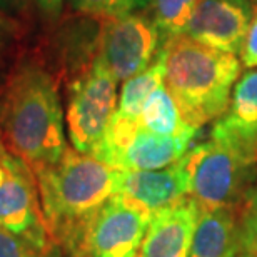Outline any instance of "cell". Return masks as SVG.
I'll use <instances>...</instances> for the list:
<instances>
[{
  "label": "cell",
  "instance_id": "ac0fdd59",
  "mask_svg": "<svg viewBox=\"0 0 257 257\" xmlns=\"http://www.w3.org/2000/svg\"><path fill=\"white\" fill-rule=\"evenodd\" d=\"M52 237L15 234L0 227V257H59Z\"/></svg>",
  "mask_w": 257,
  "mask_h": 257
},
{
  "label": "cell",
  "instance_id": "8fae6325",
  "mask_svg": "<svg viewBox=\"0 0 257 257\" xmlns=\"http://www.w3.org/2000/svg\"><path fill=\"white\" fill-rule=\"evenodd\" d=\"M199 204L184 197L152 214L137 257H189Z\"/></svg>",
  "mask_w": 257,
  "mask_h": 257
},
{
  "label": "cell",
  "instance_id": "9c48e42d",
  "mask_svg": "<svg viewBox=\"0 0 257 257\" xmlns=\"http://www.w3.org/2000/svg\"><path fill=\"white\" fill-rule=\"evenodd\" d=\"M0 227L15 234L50 237L37 177L24 159L9 151L0 157Z\"/></svg>",
  "mask_w": 257,
  "mask_h": 257
},
{
  "label": "cell",
  "instance_id": "5b68a950",
  "mask_svg": "<svg viewBox=\"0 0 257 257\" xmlns=\"http://www.w3.org/2000/svg\"><path fill=\"white\" fill-rule=\"evenodd\" d=\"M197 136H161L139 120L114 115L92 157L115 171H157L169 167L192 149Z\"/></svg>",
  "mask_w": 257,
  "mask_h": 257
},
{
  "label": "cell",
  "instance_id": "7402d4cb",
  "mask_svg": "<svg viewBox=\"0 0 257 257\" xmlns=\"http://www.w3.org/2000/svg\"><path fill=\"white\" fill-rule=\"evenodd\" d=\"M39 9L49 19H57L60 10H62L64 0H37Z\"/></svg>",
  "mask_w": 257,
  "mask_h": 257
},
{
  "label": "cell",
  "instance_id": "2e32d148",
  "mask_svg": "<svg viewBox=\"0 0 257 257\" xmlns=\"http://www.w3.org/2000/svg\"><path fill=\"white\" fill-rule=\"evenodd\" d=\"M142 127L161 136H197L200 128L189 125L182 119L181 110L171 95V92L162 84L152 92L139 117Z\"/></svg>",
  "mask_w": 257,
  "mask_h": 257
},
{
  "label": "cell",
  "instance_id": "ffe728a7",
  "mask_svg": "<svg viewBox=\"0 0 257 257\" xmlns=\"http://www.w3.org/2000/svg\"><path fill=\"white\" fill-rule=\"evenodd\" d=\"M240 247L249 257H257V182L250 189L239 215Z\"/></svg>",
  "mask_w": 257,
  "mask_h": 257
},
{
  "label": "cell",
  "instance_id": "6da1fadb",
  "mask_svg": "<svg viewBox=\"0 0 257 257\" xmlns=\"http://www.w3.org/2000/svg\"><path fill=\"white\" fill-rule=\"evenodd\" d=\"M34 174L50 237L82 257L85 230L97 210L117 192L119 171L67 147L57 162Z\"/></svg>",
  "mask_w": 257,
  "mask_h": 257
},
{
  "label": "cell",
  "instance_id": "ba28073f",
  "mask_svg": "<svg viewBox=\"0 0 257 257\" xmlns=\"http://www.w3.org/2000/svg\"><path fill=\"white\" fill-rule=\"evenodd\" d=\"M152 212L124 194H114L85 230L82 257H137Z\"/></svg>",
  "mask_w": 257,
  "mask_h": 257
},
{
  "label": "cell",
  "instance_id": "5bb4252c",
  "mask_svg": "<svg viewBox=\"0 0 257 257\" xmlns=\"http://www.w3.org/2000/svg\"><path fill=\"white\" fill-rule=\"evenodd\" d=\"M240 250L235 209H200L189 257H237Z\"/></svg>",
  "mask_w": 257,
  "mask_h": 257
},
{
  "label": "cell",
  "instance_id": "e0dca14e",
  "mask_svg": "<svg viewBox=\"0 0 257 257\" xmlns=\"http://www.w3.org/2000/svg\"><path fill=\"white\" fill-rule=\"evenodd\" d=\"M200 0H152L151 17L161 32L162 44L181 35Z\"/></svg>",
  "mask_w": 257,
  "mask_h": 257
},
{
  "label": "cell",
  "instance_id": "52a82bcc",
  "mask_svg": "<svg viewBox=\"0 0 257 257\" xmlns=\"http://www.w3.org/2000/svg\"><path fill=\"white\" fill-rule=\"evenodd\" d=\"M162 37L151 15L128 14L104 19L97 59L119 82H127L154 62Z\"/></svg>",
  "mask_w": 257,
  "mask_h": 257
},
{
  "label": "cell",
  "instance_id": "cb8c5ba5",
  "mask_svg": "<svg viewBox=\"0 0 257 257\" xmlns=\"http://www.w3.org/2000/svg\"><path fill=\"white\" fill-rule=\"evenodd\" d=\"M5 152H7V147H5L4 139H2V134H0V157H2Z\"/></svg>",
  "mask_w": 257,
  "mask_h": 257
},
{
  "label": "cell",
  "instance_id": "603a6c76",
  "mask_svg": "<svg viewBox=\"0 0 257 257\" xmlns=\"http://www.w3.org/2000/svg\"><path fill=\"white\" fill-rule=\"evenodd\" d=\"M17 2H19V0H0V5L5 7V9H10V7H15Z\"/></svg>",
  "mask_w": 257,
  "mask_h": 257
},
{
  "label": "cell",
  "instance_id": "4fadbf2b",
  "mask_svg": "<svg viewBox=\"0 0 257 257\" xmlns=\"http://www.w3.org/2000/svg\"><path fill=\"white\" fill-rule=\"evenodd\" d=\"M210 137L257 157V69L245 70L235 82L229 109L215 120Z\"/></svg>",
  "mask_w": 257,
  "mask_h": 257
},
{
  "label": "cell",
  "instance_id": "8992f818",
  "mask_svg": "<svg viewBox=\"0 0 257 257\" xmlns=\"http://www.w3.org/2000/svg\"><path fill=\"white\" fill-rule=\"evenodd\" d=\"M117 110V80L99 59L70 85L67 134L77 152L92 156Z\"/></svg>",
  "mask_w": 257,
  "mask_h": 257
},
{
  "label": "cell",
  "instance_id": "7a4b0ae2",
  "mask_svg": "<svg viewBox=\"0 0 257 257\" xmlns=\"http://www.w3.org/2000/svg\"><path fill=\"white\" fill-rule=\"evenodd\" d=\"M0 134L10 154L37 171L64 156V112L54 79L40 67L20 69L0 94Z\"/></svg>",
  "mask_w": 257,
  "mask_h": 257
},
{
  "label": "cell",
  "instance_id": "30bf717a",
  "mask_svg": "<svg viewBox=\"0 0 257 257\" xmlns=\"http://www.w3.org/2000/svg\"><path fill=\"white\" fill-rule=\"evenodd\" d=\"M255 12V0H200L181 35L239 55Z\"/></svg>",
  "mask_w": 257,
  "mask_h": 257
},
{
  "label": "cell",
  "instance_id": "277c9868",
  "mask_svg": "<svg viewBox=\"0 0 257 257\" xmlns=\"http://www.w3.org/2000/svg\"><path fill=\"white\" fill-rule=\"evenodd\" d=\"M189 195L200 209H235L257 181V157L222 139L194 146L186 154Z\"/></svg>",
  "mask_w": 257,
  "mask_h": 257
},
{
  "label": "cell",
  "instance_id": "9a60e30c",
  "mask_svg": "<svg viewBox=\"0 0 257 257\" xmlns=\"http://www.w3.org/2000/svg\"><path fill=\"white\" fill-rule=\"evenodd\" d=\"M164 79H166V52L162 47L146 70L124 82L114 115L127 120H139L144 104L152 95V92L164 84Z\"/></svg>",
  "mask_w": 257,
  "mask_h": 257
},
{
  "label": "cell",
  "instance_id": "d6986e66",
  "mask_svg": "<svg viewBox=\"0 0 257 257\" xmlns=\"http://www.w3.org/2000/svg\"><path fill=\"white\" fill-rule=\"evenodd\" d=\"M72 7L82 14L102 19H114L137 14L151 7L152 0H70Z\"/></svg>",
  "mask_w": 257,
  "mask_h": 257
},
{
  "label": "cell",
  "instance_id": "44dd1931",
  "mask_svg": "<svg viewBox=\"0 0 257 257\" xmlns=\"http://www.w3.org/2000/svg\"><path fill=\"white\" fill-rule=\"evenodd\" d=\"M240 64L247 69H257V12L250 22L249 32L245 35L242 50H240Z\"/></svg>",
  "mask_w": 257,
  "mask_h": 257
},
{
  "label": "cell",
  "instance_id": "3957f363",
  "mask_svg": "<svg viewBox=\"0 0 257 257\" xmlns=\"http://www.w3.org/2000/svg\"><path fill=\"white\" fill-rule=\"evenodd\" d=\"M162 47L166 52L164 84L182 119L200 128L222 117L242 69L237 55L207 47L186 35L167 40Z\"/></svg>",
  "mask_w": 257,
  "mask_h": 257
},
{
  "label": "cell",
  "instance_id": "7c38bea8",
  "mask_svg": "<svg viewBox=\"0 0 257 257\" xmlns=\"http://www.w3.org/2000/svg\"><path fill=\"white\" fill-rule=\"evenodd\" d=\"M137 200L151 212H157L189 195L186 156L176 164L157 171H119L117 192Z\"/></svg>",
  "mask_w": 257,
  "mask_h": 257
},
{
  "label": "cell",
  "instance_id": "d4e9b609",
  "mask_svg": "<svg viewBox=\"0 0 257 257\" xmlns=\"http://www.w3.org/2000/svg\"><path fill=\"white\" fill-rule=\"evenodd\" d=\"M245 257H249V255H245Z\"/></svg>",
  "mask_w": 257,
  "mask_h": 257
}]
</instances>
